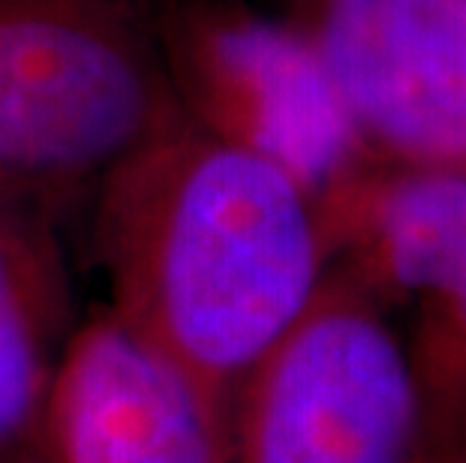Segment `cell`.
Returning <instances> with one entry per match:
<instances>
[{
    "label": "cell",
    "mask_w": 466,
    "mask_h": 463,
    "mask_svg": "<svg viewBox=\"0 0 466 463\" xmlns=\"http://www.w3.org/2000/svg\"><path fill=\"white\" fill-rule=\"evenodd\" d=\"M322 208L175 112L96 181L106 307L229 403L325 286Z\"/></svg>",
    "instance_id": "1"
},
{
    "label": "cell",
    "mask_w": 466,
    "mask_h": 463,
    "mask_svg": "<svg viewBox=\"0 0 466 463\" xmlns=\"http://www.w3.org/2000/svg\"><path fill=\"white\" fill-rule=\"evenodd\" d=\"M177 112L127 0H0V181H100Z\"/></svg>",
    "instance_id": "2"
},
{
    "label": "cell",
    "mask_w": 466,
    "mask_h": 463,
    "mask_svg": "<svg viewBox=\"0 0 466 463\" xmlns=\"http://www.w3.org/2000/svg\"><path fill=\"white\" fill-rule=\"evenodd\" d=\"M421 388L367 295L325 283L226 403L229 463H419Z\"/></svg>",
    "instance_id": "3"
},
{
    "label": "cell",
    "mask_w": 466,
    "mask_h": 463,
    "mask_svg": "<svg viewBox=\"0 0 466 463\" xmlns=\"http://www.w3.org/2000/svg\"><path fill=\"white\" fill-rule=\"evenodd\" d=\"M177 112L329 202L364 172L367 142L307 34L238 6H187L163 36Z\"/></svg>",
    "instance_id": "4"
},
{
    "label": "cell",
    "mask_w": 466,
    "mask_h": 463,
    "mask_svg": "<svg viewBox=\"0 0 466 463\" xmlns=\"http://www.w3.org/2000/svg\"><path fill=\"white\" fill-rule=\"evenodd\" d=\"M367 147L466 160V0H295Z\"/></svg>",
    "instance_id": "5"
},
{
    "label": "cell",
    "mask_w": 466,
    "mask_h": 463,
    "mask_svg": "<svg viewBox=\"0 0 466 463\" xmlns=\"http://www.w3.org/2000/svg\"><path fill=\"white\" fill-rule=\"evenodd\" d=\"M36 463H229L226 400L103 307L64 349Z\"/></svg>",
    "instance_id": "6"
},
{
    "label": "cell",
    "mask_w": 466,
    "mask_h": 463,
    "mask_svg": "<svg viewBox=\"0 0 466 463\" xmlns=\"http://www.w3.org/2000/svg\"><path fill=\"white\" fill-rule=\"evenodd\" d=\"M319 208L329 241H346L373 280L419 295L466 337V172L364 169Z\"/></svg>",
    "instance_id": "7"
},
{
    "label": "cell",
    "mask_w": 466,
    "mask_h": 463,
    "mask_svg": "<svg viewBox=\"0 0 466 463\" xmlns=\"http://www.w3.org/2000/svg\"><path fill=\"white\" fill-rule=\"evenodd\" d=\"M76 325L69 268L36 193L0 181V463H36L46 400Z\"/></svg>",
    "instance_id": "8"
}]
</instances>
